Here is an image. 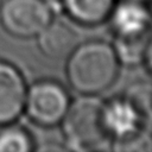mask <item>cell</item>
<instances>
[{
    "instance_id": "cell-10",
    "label": "cell",
    "mask_w": 152,
    "mask_h": 152,
    "mask_svg": "<svg viewBox=\"0 0 152 152\" xmlns=\"http://www.w3.org/2000/svg\"><path fill=\"white\" fill-rule=\"evenodd\" d=\"M36 148L30 132L14 122L0 127V152H31Z\"/></svg>"
},
{
    "instance_id": "cell-9",
    "label": "cell",
    "mask_w": 152,
    "mask_h": 152,
    "mask_svg": "<svg viewBox=\"0 0 152 152\" xmlns=\"http://www.w3.org/2000/svg\"><path fill=\"white\" fill-rule=\"evenodd\" d=\"M116 0H62L65 13L76 23L87 26L108 20Z\"/></svg>"
},
{
    "instance_id": "cell-7",
    "label": "cell",
    "mask_w": 152,
    "mask_h": 152,
    "mask_svg": "<svg viewBox=\"0 0 152 152\" xmlns=\"http://www.w3.org/2000/svg\"><path fill=\"white\" fill-rule=\"evenodd\" d=\"M27 84L12 63L0 59V126L15 122L24 112Z\"/></svg>"
},
{
    "instance_id": "cell-4",
    "label": "cell",
    "mask_w": 152,
    "mask_h": 152,
    "mask_svg": "<svg viewBox=\"0 0 152 152\" xmlns=\"http://www.w3.org/2000/svg\"><path fill=\"white\" fill-rule=\"evenodd\" d=\"M70 104L66 89L52 80H40L27 86L24 112L31 121L43 127L59 125Z\"/></svg>"
},
{
    "instance_id": "cell-2",
    "label": "cell",
    "mask_w": 152,
    "mask_h": 152,
    "mask_svg": "<svg viewBox=\"0 0 152 152\" xmlns=\"http://www.w3.org/2000/svg\"><path fill=\"white\" fill-rule=\"evenodd\" d=\"M103 100L99 95H81L70 101L61 121L64 144L77 152L113 150V141L106 132L102 119Z\"/></svg>"
},
{
    "instance_id": "cell-11",
    "label": "cell",
    "mask_w": 152,
    "mask_h": 152,
    "mask_svg": "<svg viewBox=\"0 0 152 152\" xmlns=\"http://www.w3.org/2000/svg\"><path fill=\"white\" fill-rule=\"evenodd\" d=\"M142 63L145 64V66L150 71V74H152V38L150 39V42L146 46L144 58H142Z\"/></svg>"
},
{
    "instance_id": "cell-8",
    "label": "cell",
    "mask_w": 152,
    "mask_h": 152,
    "mask_svg": "<svg viewBox=\"0 0 152 152\" xmlns=\"http://www.w3.org/2000/svg\"><path fill=\"white\" fill-rule=\"evenodd\" d=\"M40 51L49 58L68 57L76 44L75 32L64 23L52 19L36 37Z\"/></svg>"
},
{
    "instance_id": "cell-13",
    "label": "cell",
    "mask_w": 152,
    "mask_h": 152,
    "mask_svg": "<svg viewBox=\"0 0 152 152\" xmlns=\"http://www.w3.org/2000/svg\"><path fill=\"white\" fill-rule=\"evenodd\" d=\"M151 138H152V133H151Z\"/></svg>"
},
{
    "instance_id": "cell-3",
    "label": "cell",
    "mask_w": 152,
    "mask_h": 152,
    "mask_svg": "<svg viewBox=\"0 0 152 152\" xmlns=\"http://www.w3.org/2000/svg\"><path fill=\"white\" fill-rule=\"evenodd\" d=\"M102 119L113 147L146 132L147 114L140 101L132 94L118 95L103 101Z\"/></svg>"
},
{
    "instance_id": "cell-14",
    "label": "cell",
    "mask_w": 152,
    "mask_h": 152,
    "mask_svg": "<svg viewBox=\"0 0 152 152\" xmlns=\"http://www.w3.org/2000/svg\"><path fill=\"white\" fill-rule=\"evenodd\" d=\"M0 5H1V0H0Z\"/></svg>"
},
{
    "instance_id": "cell-12",
    "label": "cell",
    "mask_w": 152,
    "mask_h": 152,
    "mask_svg": "<svg viewBox=\"0 0 152 152\" xmlns=\"http://www.w3.org/2000/svg\"><path fill=\"white\" fill-rule=\"evenodd\" d=\"M132 1H138V2H144V4H148V2H151L152 0H132Z\"/></svg>"
},
{
    "instance_id": "cell-6",
    "label": "cell",
    "mask_w": 152,
    "mask_h": 152,
    "mask_svg": "<svg viewBox=\"0 0 152 152\" xmlns=\"http://www.w3.org/2000/svg\"><path fill=\"white\" fill-rule=\"evenodd\" d=\"M108 20L115 38L140 39L152 36V12L147 4L132 0L116 1Z\"/></svg>"
},
{
    "instance_id": "cell-1",
    "label": "cell",
    "mask_w": 152,
    "mask_h": 152,
    "mask_svg": "<svg viewBox=\"0 0 152 152\" xmlns=\"http://www.w3.org/2000/svg\"><path fill=\"white\" fill-rule=\"evenodd\" d=\"M122 64L112 43L88 40L77 44L66 57V78L81 95H100L119 77Z\"/></svg>"
},
{
    "instance_id": "cell-5",
    "label": "cell",
    "mask_w": 152,
    "mask_h": 152,
    "mask_svg": "<svg viewBox=\"0 0 152 152\" xmlns=\"http://www.w3.org/2000/svg\"><path fill=\"white\" fill-rule=\"evenodd\" d=\"M53 19L45 0H5L0 5L4 28L18 38H36Z\"/></svg>"
}]
</instances>
